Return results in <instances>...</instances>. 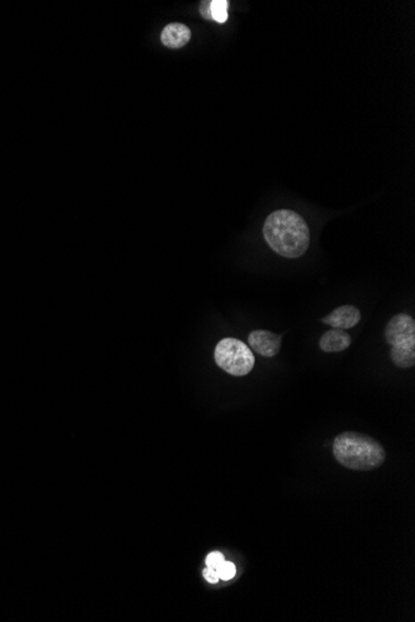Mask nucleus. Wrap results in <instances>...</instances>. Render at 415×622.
I'll list each match as a JSON object with an SVG mask.
<instances>
[{
    "label": "nucleus",
    "mask_w": 415,
    "mask_h": 622,
    "mask_svg": "<svg viewBox=\"0 0 415 622\" xmlns=\"http://www.w3.org/2000/svg\"><path fill=\"white\" fill-rule=\"evenodd\" d=\"M216 573L219 575L220 580H232L237 574V567L232 562L224 560L216 569Z\"/></svg>",
    "instance_id": "11"
},
{
    "label": "nucleus",
    "mask_w": 415,
    "mask_h": 622,
    "mask_svg": "<svg viewBox=\"0 0 415 622\" xmlns=\"http://www.w3.org/2000/svg\"><path fill=\"white\" fill-rule=\"evenodd\" d=\"M352 338L348 333L334 328L324 333V336L320 338L318 345L324 353H338L348 348Z\"/></svg>",
    "instance_id": "7"
},
{
    "label": "nucleus",
    "mask_w": 415,
    "mask_h": 622,
    "mask_svg": "<svg viewBox=\"0 0 415 622\" xmlns=\"http://www.w3.org/2000/svg\"><path fill=\"white\" fill-rule=\"evenodd\" d=\"M248 340L250 348L265 358H272L280 352L281 336L276 333L256 329L249 334Z\"/></svg>",
    "instance_id": "5"
},
{
    "label": "nucleus",
    "mask_w": 415,
    "mask_h": 622,
    "mask_svg": "<svg viewBox=\"0 0 415 622\" xmlns=\"http://www.w3.org/2000/svg\"><path fill=\"white\" fill-rule=\"evenodd\" d=\"M224 555L219 552H213L205 559V564L208 568L218 569V567L224 562Z\"/></svg>",
    "instance_id": "12"
},
{
    "label": "nucleus",
    "mask_w": 415,
    "mask_h": 622,
    "mask_svg": "<svg viewBox=\"0 0 415 622\" xmlns=\"http://www.w3.org/2000/svg\"><path fill=\"white\" fill-rule=\"evenodd\" d=\"M334 455L338 463L352 471H372L387 458L379 441L353 431H345L334 439Z\"/></svg>",
    "instance_id": "2"
},
{
    "label": "nucleus",
    "mask_w": 415,
    "mask_h": 622,
    "mask_svg": "<svg viewBox=\"0 0 415 622\" xmlns=\"http://www.w3.org/2000/svg\"><path fill=\"white\" fill-rule=\"evenodd\" d=\"M190 37L192 34L188 27L179 22H173L163 29L161 40L167 48H179L189 43Z\"/></svg>",
    "instance_id": "8"
},
{
    "label": "nucleus",
    "mask_w": 415,
    "mask_h": 622,
    "mask_svg": "<svg viewBox=\"0 0 415 622\" xmlns=\"http://www.w3.org/2000/svg\"><path fill=\"white\" fill-rule=\"evenodd\" d=\"M211 18L219 24H224L228 20V8L229 1L227 0H213L211 4Z\"/></svg>",
    "instance_id": "10"
},
{
    "label": "nucleus",
    "mask_w": 415,
    "mask_h": 622,
    "mask_svg": "<svg viewBox=\"0 0 415 622\" xmlns=\"http://www.w3.org/2000/svg\"><path fill=\"white\" fill-rule=\"evenodd\" d=\"M264 237L269 246L281 256L298 258L310 246V230L301 215L292 210H277L268 216Z\"/></svg>",
    "instance_id": "1"
},
{
    "label": "nucleus",
    "mask_w": 415,
    "mask_h": 622,
    "mask_svg": "<svg viewBox=\"0 0 415 622\" xmlns=\"http://www.w3.org/2000/svg\"><path fill=\"white\" fill-rule=\"evenodd\" d=\"M216 363L234 376H248L255 365V357L248 345L235 338L221 339L214 352Z\"/></svg>",
    "instance_id": "3"
},
{
    "label": "nucleus",
    "mask_w": 415,
    "mask_h": 622,
    "mask_svg": "<svg viewBox=\"0 0 415 622\" xmlns=\"http://www.w3.org/2000/svg\"><path fill=\"white\" fill-rule=\"evenodd\" d=\"M203 576H204V579L208 581V583H211V584H216L220 578H219V575L216 573V569L213 568H206L203 570Z\"/></svg>",
    "instance_id": "13"
},
{
    "label": "nucleus",
    "mask_w": 415,
    "mask_h": 622,
    "mask_svg": "<svg viewBox=\"0 0 415 622\" xmlns=\"http://www.w3.org/2000/svg\"><path fill=\"white\" fill-rule=\"evenodd\" d=\"M390 359L402 369H408L415 364V343L397 345L390 349Z\"/></svg>",
    "instance_id": "9"
},
{
    "label": "nucleus",
    "mask_w": 415,
    "mask_h": 622,
    "mask_svg": "<svg viewBox=\"0 0 415 622\" xmlns=\"http://www.w3.org/2000/svg\"><path fill=\"white\" fill-rule=\"evenodd\" d=\"M386 339L392 347L415 343V321L407 313H399L386 327Z\"/></svg>",
    "instance_id": "4"
},
{
    "label": "nucleus",
    "mask_w": 415,
    "mask_h": 622,
    "mask_svg": "<svg viewBox=\"0 0 415 622\" xmlns=\"http://www.w3.org/2000/svg\"><path fill=\"white\" fill-rule=\"evenodd\" d=\"M211 4V1H202V6H200V14L206 20H213Z\"/></svg>",
    "instance_id": "14"
},
{
    "label": "nucleus",
    "mask_w": 415,
    "mask_h": 622,
    "mask_svg": "<svg viewBox=\"0 0 415 622\" xmlns=\"http://www.w3.org/2000/svg\"><path fill=\"white\" fill-rule=\"evenodd\" d=\"M361 321V312L355 306L345 305L338 307L329 313V316L324 317L321 322L329 324L332 328L337 329H350L357 326Z\"/></svg>",
    "instance_id": "6"
}]
</instances>
